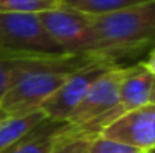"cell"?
<instances>
[{
	"label": "cell",
	"mask_w": 155,
	"mask_h": 153,
	"mask_svg": "<svg viewBox=\"0 0 155 153\" xmlns=\"http://www.w3.org/2000/svg\"><path fill=\"white\" fill-rule=\"evenodd\" d=\"M97 56L116 60L155 47V0L125 9L91 15Z\"/></svg>",
	"instance_id": "obj_1"
},
{
	"label": "cell",
	"mask_w": 155,
	"mask_h": 153,
	"mask_svg": "<svg viewBox=\"0 0 155 153\" xmlns=\"http://www.w3.org/2000/svg\"><path fill=\"white\" fill-rule=\"evenodd\" d=\"M68 56L38 14H0V57Z\"/></svg>",
	"instance_id": "obj_2"
},
{
	"label": "cell",
	"mask_w": 155,
	"mask_h": 153,
	"mask_svg": "<svg viewBox=\"0 0 155 153\" xmlns=\"http://www.w3.org/2000/svg\"><path fill=\"white\" fill-rule=\"evenodd\" d=\"M53 39L72 56H97V35L91 15L60 3L38 14Z\"/></svg>",
	"instance_id": "obj_3"
},
{
	"label": "cell",
	"mask_w": 155,
	"mask_h": 153,
	"mask_svg": "<svg viewBox=\"0 0 155 153\" xmlns=\"http://www.w3.org/2000/svg\"><path fill=\"white\" fill-rule=\"evenodd\" d=\"M69 75L71 72L54 69L24 72L0 101V116H20L41 110L42 104L68 80Z\"/></svg>",
	"instance_id": "obj_4"
},
{
	"label": "cell",
	"mask_w": 155,
	"mask_h": 153,
	"mask_svg": "<svg viewBox=\"0 0 155 153\" xmlns=\"http://www.w3.org/2000/svg\"><path fill=\"white\" fill-rule=\"evenodd\" d=\"M113 66H116V62L97 56L84 66L71 72L68 80L42 104L41 111L50 120L66 122L75 107L84 98L94 81Z\"/></svg>",
	"instance_id": "obj_5"
},
{
	"label": "cell",
	"mask_w": 155,
	"mask_h": 153,
	"mask_svg": "<svg viewBox=\"0 0 155 153\" xmlns=\"http://www.w3.org/2000/svg\"><path fill=\"white\" fill-rule=\"evenodd\" d=\"M127 71L128 68H122L116 65L101 74L89 87L87 93L75 107V110L71 113L66 122L71 126L81 129L89 123L103 117L110 110H113L119 99L120 84Z\"/></svg>",
	"instance_id": "obj_6"
},
{
	"label": "cell",
	"mask_w": 155,
	"mask_h": 153,
	"mask_svg": "<svg viewBox=\"0 0 155 153\" xmlns=\"http://www.w3.org/2000/svg\"><path fill=\"white\" fill-rule=\"evenodd\" d=\"M154 80V75L148 72L140 63L134 66H128V71L120 84L119 99H117V104L114 105V108L110 110L107 114H104L103 117H100L98 120L81 128L80 131L89 135H98L107 125H110L117 117L124 116L128 111H133L136 108L151 104Z\"/></svg>",
	"instance_id": "obj_7"
},
{
	"label": "cell",
	"mask_w": 155,
	"mask_h": 153,
	"mask_svg": "<svg viewBox=\"0 0 155 153\" xmlns=\"http://www.w3.org/2000/svg\"><path fill=\"white\" fill-rule=\"evenodd\" d=\"M100 135L133 146L143 153L155 147V104L125 113L107 125Z\"/></svg>",
	"instance_id": "obj_8"
},
{
	"label": "cell",
	"mask_w": 155,
	"mask_h": 153,
	"mask_svg": "<svg viewBox=\"0 0 155 153\" xmlns=\"http://www.w3.org/2000/svg\"><path fill=\"white\" fill-rule=\"evenodd\" d=\"M97 56H60V57H0V101L11 89V86L29 71L54 69L72 72Z\"/></svg>",
	"instance_id": "obj_9"
},
{
	"label": "cell",
	"mask_w": 155,
	"mask_h": 153,
	"mask_svg": "<svg viewBox=\"0 0 155 153\" xmlns=\"http://www.w3.org/2000/svg\"><path fill=\"white\" fill-rule=\"evenodd\" d=\"M77 132L78 129L71 126L68 122L45 119L3 153H51L59 144Z\"/></svg>",
	"instance_id": "obj_10"
},
{
	"label": "cell",
	"mask_w": 155,
	"mask_h": 153,
	"mask_svg": "<svg viewBox=\"0 0 155 153\" xmlns=\"http://www.w3.org/2000/svg\"><path fill=\"white\" fill-rule=\"evenodd\" d=\"M47 117L41 110L20 114V116H5L0 119V153L17 144L23 137H26L33 128H36Z\"/></svg>",
	"instance_id": "obj_11"
},
{
	"label": "cell",
	"mask_w": 155,
	"mask_h": 153,
	"mask_svg": "<svg viewBox=\"0 0 155 153\" xmlns=\"http://www.w3.org/2000/svg\"><path fill=\"white\" fill-rule=\"evenodd\" d=\"M63 5L81 11L89 15H100L119 9H125L134 5H140L151 0H60Z\"/></svg>",
	"instance_id": "obj_12"
},
{
	"label": "cell",
	"mask_w": 155,
	"mask_h": 153,
	"mask_svg": "<svg viewBox=\"0 0 155 153\" xmlns=\"http://www.w3.org/2000/svg\"><path fill=\"white\" fill-rule=\"evenodd\" d=\"M60 3V0H0V14H39Z\"/></svg>",
	"instance_id": "obj_13"
},
{
	"label": "cell",
	"mask_w": 155,
	"mask_h": 153,
	"mask_svg": "<svg viewBox=\"0 0 155 153\" xmlns=\"http://www.w3.org/2000/svg\"><path fill=\"white\" fill-rule=\"evenodd\" d=\"M84 153H143V152L136 149V147H133V146H128L125 143L107 138V137H103V135L98 134V135L92 137V140L89 141Z\"/></svg>",
	"instance_id": "obj_14"
},
{
	"label": "cell",
	"mask_w": 155,
	"mask_h": 153,
	"mask_svg": "<svg viewBox=\"0 0 155 153\" xmlns=\"http://www.w3.org/2000/svg\"><path fill=\"white\" fill-rule=\"evenodd\" d=\"M92 137L95 135H89L84 134L78 129L77 134H74L72 137L66 138L62 144H59L51 153H84L89 141L92 140Z\"/></svg>",
	"instance_id": "obj_15"
},
{
	"label": "cell",
	"mask_w": 155,
	"mask_h": 153,
	"mask_svg": "<svg viewBox=\"0 0 155 153\" xmlns=\"http://www.w3.org/2000/svg\"><path fill=\"white\" fill-rule=\"evenodd\" d=\"M140 65H142L148 72H151V74L155 77V47L151 50L149 56H148V59L143 60V62H140Z\"/></svg>",
	"instance_id": "obj_16"
},
{
	"label": "cell",
	"mask_w": 155,
	"mask_h": 153,
	"mask_svg": "<svg viewBox=\"0 0 155 153\" xmlns=\"http://www.w3.org/2000/svg\"><path fill=\"white\" fill-rule=\"evenodd\" d=\"M151 99H152V102L155 101V80H154V86H152V93H151Z\"/></svg>",
	"instance_id": "obj_17"
},
{
	"label": "cell",
	"mask_w": 155,
	"mask_h": 153,
	"mask_svg": "<svg viewBox=\"0 0 155 153\" xmlns=\"http://www.w3.org/2000/svg\"><path fill=\"white\" fill-rule=\"evenodd\" d=\"M146 153H155V147H154V149H151L149 152H146Z\"/></svg>",
	"instance_id": "obj_18"
},
{
	"label": "cell",
	"mask_w": 155,
	"mask_h": 153,
	"mask_svg": "<svg viewBox=\"0 0 155 153\" xmlns=\"http://www.w3.org/2000/svg\"><path fill=\"white\" fill-rule=\"evenodd\" d=\"M0 119H2V116H0Z\"/></svg>",
	"instance_id": "obj_19"
},
{
	"label": "cell",
	"mask_w": 155,
	"mask_h": 153,
	"mask_svg": "<svg viewBox=\"0 0 155 153\" xmlns=\"http://www.w3.org/2000/svg\"><path fill=\"white\" fill-rule=\"evenodd\" d=\"M154 104H155V101H154Z\"/></svg>",
	"instance_id": "obj_20"
}]
</instances>
